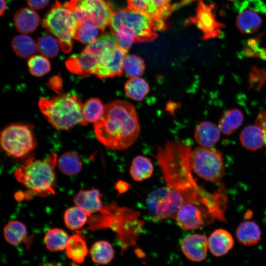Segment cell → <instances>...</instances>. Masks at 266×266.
<instances>
[{"instance_id":"obj_1","label":"cell","mask_w":266,"mask_h":266,"mask_svg":"<svg viewBox=\"0 0 266 266\" xmlns=\"http://www.w3.org/2000/svg\"><path fill=\"white\" fill-rule=\"evenodd\" d=\"M191 146L183 141H167L158 146L154 157L166 183L169 209L168 219L175 218L186 203L201 204L204 190L197 183L190 165ZM203 207V206H202Z\"/></svg>"},{"instance_id":"obj_44","label":"cell","mask_w":266,"mask_h":266,"mask_svg":"<svg viewBox=\"0 0 266 266\" xmlns=\"http://www.w3.org/2000/svg\"><path fill=\"white\" fill-rule=\"evenodd\" d=\"M115 187L119 193L122 194L126 192L129 190L130 184L127 182L119 180L116 184Z\"/></svg>"},{"instance_id":"obj_9","label":"cell","mask_w":266,"mask_h":266,"mask_svg":"<svg viewBox=\"0 0 266 266\" xmlns=\"http://www.w3.org/2000/svg\"><path fill=\"white\" fill-rule=\"evenodd\" d=\"M189 160L192 170L207 181L216 182L224 174L223 157L218 150L196 147L191 150Z\"/></svg>"},{"instance_id":"obj_26","label":"cell","mask_w":266,"mask_h":266,"mask_svg":"<svg viewBox=\"0 0 266 266\" xmlns=\"http://www.w3.org/2000/svg\"><path fill=\"white\" fill-rule=\"evenodd\" d=\"M154 171L153 164L149 158L138 155L132 162L130 169L131 176L136 181H141L150 177Z\"/></svg>"},{"instance_id":"obj_24","label":"cell","mask_w":266,"mask_h":266,"mask_svg":"<svg viewBox=\"0 0 266 266\" xmlns=\"http://www.w3.org/2000/svg\"><path fill=\"white\" fill-rule=\"evenodd\" d=\"M239 139L241 145L251 151L259 150L264 144L262 131L256 125L245 127L240 133Z\"/></svg>"},{"instance_id":"obj_2","label":"cell","mask_w":266,"mask_h":266,"mask_svg":"<svg viewBox=\"0 0 266 266\" xmlns=\"http://www.w3.org/2000/svg\"><path fill=\"white\" fill-rule=\"evenodd\" d=\"M99 141L111 150H124L137 139L140 132L134 107L125 100H118L105 106L101 118L94 124Z\"/></svg>"},{"instance_id":"obj_31","label":"cell","mask_w":266,"mask_h":266,"mask_svg":"<svg viewBox=\"0 0 266 266\" xmlns=\"http://www.w3.org/2000/svg\"><path fill=\"white\" fill-rule=\"evenodd\" d=\"M91 215L85 210L76 205L66 210L64 219L67 228L71 230H76L84 226Z\"/></svg>"},{"instance_id":"obj_15","label":"cell","mask_w":266,"mask_h":266,"mask_svg":"<svg viewBox=\"0 0 266 266\" xmlns=\"http://www.w3.org/2000/svg\"><path fill=\"white\" fill-rule=\"evenodd\" d=\"M180 246L182 252L188 259L193 262H201L207 256L208 240L203 234H193L184 237Z\"/></svg>"},{"instance_id":"obj_19","label":"cell","mask_w":266,"mask_h":266,"mask_svg":"<svg viewBox=\"0 0 266 266\" xmlns=\"http://www.w3.org/2000/svg\"><path fill=\"white\" fill-rule=\"evenodd\" d=\"M233 244L234 241L230 233L222 229L212 232L208 239L210 252L217 257L226 254L233 248Z\"/></svg>"},{"instance_id":"obj_17","label":"cell","mask_w":266,"mask_h":266,"mask_svg":"<svg viewBox=\"0 0 266 266\" xmlns=\"http://www.w3.org/2000/svg\"><path fill=\"white\" fill-rule=\"evenodd\" d=\"M147 204L154 220L168 219L169 205L166 187L159 188L149 194Z\"/></svg>"},{"instance_id":"obj_37","label":"cell","mask_w":266,"mask_h":266,"mask_svg":"<svg viewBox=\"0 0 266 266\" xmlns=\"http://www.w3.org/2000/svg\"><path fill=\"white\" fill-rule=\"evenodd\" d=\"M59 43L58 40L52 35L41 36L37 41V51L46 57L54 58L59 53Z\"/></svg>"},{"instance_id":"obj_38","label":"cell","mask_w":266,"mask_h":266,"mask_svg":"<svg viewBox=\"0 0 266 266\" xmlns=\"http://www.w3.org/2000/svg\"><path fill=\"white\" fill-rule=\"evenodd\" d=\"M103 31L100 28L91 25H78L73 39L84 44H90L99 37L100 32Z\"/></svg>"},{"instance_id":"obj_6","label":"cell","mask_w":266,"mask_h":266,"mask_svg":"<svg viewBox=\"0 0 266 266\" xmlns=\"http://www.w3.org/2000/svg\"><path fill=\"white\" fill-rule=\"evenodd\" d=\"M42 26L57 37L63 52L71 51L77 25L67 2L63 4L56 1L43 19Z\"/></svg>"},{"instance_id":"obj_40","label":"cell","mask_w":266,"mask_h":266,"mask_svg":"<svg viewBox=\"0 0 266 266\" xmlns=\"http://www.w3.org/2000/svg\"><path fill=\"white\" fill-rule=\"evenodd\" d=\"M112 33L115 36L118 47L127 53L132 44L135 43L133 34L125 29L119 30Z\"/></svg>"},{"instance_id":"obj_21","label":"cell","mask_w":266,"mask_h":266,"mask_svg":"<svg viewBox=\"0 0 266 266\" xmlns=\"http://www.w3.org/2000/svg\"><path fill=\"white\" fill-rule=\"evenodd\" d=\"M116 39L112 33H104L92 43L89 44L83 50L96 57L99 61L101 58L117 47Z\"/></svg>"},{"instance_id":"obj_39","label":"cell","mask_w":266,"mask_h":266,"mask_svg":"<svg viewBox=\"0 0 266 266\" xmlns=\"http://www.w3.org/2000/svg\"><path fill=\"white\" fill-rule=\"evenodd\" d=\"M28 65L30 73L37 77L44 75L51 69L50 62L47 57L42 55H34L30 57Z\"/></svg>"},{"instance_id":"obj_41","label":"cell","mask_w":266,"mask_h":266,"mask_svg":"<svg viewBox=\"0 0 266 266\" xmlns=\"http://www.w3.org/2000/svg\"><path fill=\"white\" fill-rule=\"evenodd\" d=\"M256 125H257L261 130L263 135L264 144L266 147V111L261 110L257 115L256 118Z\"/></svg>"},{"instance_id":"obj_43","label":"cell","mask_w":266,"mask_h":266,"mask_svg":"<svg viewBox=\"0 0 266 266\" xmlns=\"http://www.w3.org/2000/svg\"><path fill=\"white\" fill-rule=\"evenodd\" d=\"M31 8L36 10L44 8L49 3V0H27Z\"/></svg>"},{"instance_id":"obj_3","label":"cell","mask_w":266,"mask_h":266,"mask_svg":"<svg viewBox=\"0 0 266 266\" xmlns=\"http://www.w3.org/2000/svg\"><path fill=\"white\" fill-rule=\"evenodd\" d=\"M38 105L47 121L58 130H69L77 124H87L83 116V104L76 95L63 94L51 99L42 98Z\"/></svg>"},{"instance_id":"obj_23","label":"cell","mask_w":266,"mask_h":266,"mask_svg":"<svg viewBox=\"0 0 266 266\" xmlns=\"http://www.w3.org/2000/svg\"><path fill=\"white\" fill-rule=\"evenodd\" d=\"M236 236L241 244L250 246L258 243L261 239V231L254 221H246L240 224L236 230Z\"/></svg>"},{"instance_id":"obj_36","label":"cell","mask_w":266,"mask_h":266,"mask_svg":"<svg viewBox=\"0 0 266 266\" xmlns=\"http://www.w3.org/2000/svg\"><path fill=\"white\" fill-rule=\"evenodd\" d=\"M145 68V63L142 58L134 54L126 56L123 69L129 77H140L143 74Z\"/></svg>"},{"instance_id":"obj_29","label":"cell","mask_w":266,"mask_h":266,"mask_svg":"<svg viewBox=\"0 0 266 266\" xmlns=\"http://www.w3.org/2000/svg\"><path fill=\"white\" fill-rule=\"evenodd\" d=\"M57 164L60 170L68 175L78 173L82 166L80 156L73 151L66 152L63 154L58 160Z\"/></svg>"},{"instance_id":"obj_16","label":"cell","mask_w":266,"mask_h":266,"mask_svg":"<svg viewBox=\"0 0 266 266\" xmlns=\"http://www.w3.org/2000/svg\"><path fill=\"white\" fill-rule=\"evenodd\" d=\"M98 63L96 57L83 50L80 54L70 56L66 60L65 64L70 72L87 77L95 74Z\"/></svg>"},{"instance_id":"obj_10","label":"cell","mask_w":266,"mask_h":266,"mask_svg":"<svg viewBox=\"0 0 266 266\" xmlns=\"http://www.w3.org/2000/svg\"><path fill=\"white\" fill-rule=\"evenodd\" d=\"M237 29L244 34L260 32L266 27V4L262 0H241L234 2Z\"/></svg>"},{"instance_id":"obj_28","label":"cell","mask_w":266,"mask_h":266,"mask_svg":"<svg viewBox=\"0 0 266 266\" xmlns=\"http://www.w3.org/2000/svg\"><path fill=\"white\" fill-rule=\"evenodd\" d=\"M69 238L68 235L64 230L53 228L46 233L44 241L48 250L57 252L66 249Z\"/></svg>"},{"instance_id":"obj_7","label":"cell","mask_w":266,"mask_h":266,"mask_svg":"<svg viewBox=\"0 0 266 266\" xmlns=\"http://www.w3.org/2000/svg\"><path fill=\"white\" fill-rule=\"evenodd\" d=\"M77 25H91L103 31L114 13L113 6L104 0H70L67 2Z\"/></svg>"},{"instance_id":"obj_45","label":"cell","mask_w":266,"mask_h":266,"mask_svg":"<svg viewBox=\"0 0 266 266\" xmlns=\"http://www.w3.org/2000/svg\"><path fill=\"white\" fill-rule=\"evenodd\" d=\"M6 9V3L5 0H0V13L1 16L4 12Z\"/></svg>"},{"instance_id":"obj_35","label":"cell","mask_w":266,"mask_h":266,"mask_svg":"<svg viewBox=\"0 0 266 266\" xmlns=\"http://www.w3.org/2000/svg\"><path fill=\"white\" fill-rule=\"evenodd\" d=\"M104 107L98 98H91L83 105L82 114L84 120L88 123H96L102 117Z\"/></svg>"},{"instance_id":"obj_42","label":"cell","mask_w":266,"mask_h":266,"mask_svg":"<svg viewBox=\"0 0 266 266\" xmlns=\"http://www.w3.org/2000/svg\"><path fill=\"white\" fill-rule=\"evenodd\" d=\"M48 86L57 94H60L62 91L63 80L59 75L54 76L49 81Z\"/></svg>"},{"instance_id":"obj_13","label":"cell","mask_w":266,"mask_h":266,"mask_svg":"<svg viewBox=\"0 0 266 266\" xmlns=\"http://www.w3.org/2000/svg\"><path fill=\"white\" fill-rule=\"evenodd\" d=\"M126 56V53L117 46L99 60L94 74L100 79L121 76Z\"/></svg>"},{"instance_id":"obj_32","label":"cell","mask_w":266,"mask_h":266,"mask_svg":"<svg viewBox=\"0 0 266 266\" xmlns=\"http://www.w3.org/2000/svg\"><path fill=\"white\" fill-rule=\"evenodd\" d=\"M12 48L17 56L23 58L31 57L37 51V44L30 36L19 35L11 42Z\"/></svg>"},{"instance_id":"obj_34","label":"cell","mask_w":266,"mask_h":266,"mask_svg":"<svg viewBox=\"0 0 266 266\" xmlns=\"http://www.w3.org/2000/svg\"><path fill=\"white\" fill-rule=\"evenodd\" d=\"M124 89L130 99L137 101L142 100L150 90L148 83L140 77L130 78L126 82Z\"/></svg>"},{"instance_id":"obj_20","label":"cell","mask_w":266,"mask_h":266,"mask_svg":"<svg viewBox=\"0 0 266 266\" xmlns=\"http://www.w3.org/2000/svg\"><path fill=\"white\" fill-rule=\"evenodd\" d=\"M194 136L200 145L203 147L210 148L214 146L219 140L220 130L214 124L204 121L196 127Z\"/></svg>"},{"instance_id":"obj_30","label":"cell","mask_w":266,"mask_h":266,"mask_svg":"<svg viewBox=\"0 0 266 266\" xmlns=\"http://www.w3.org/2000/svg\"><path fill=\"white\" fill-rule=\"evenodd\" d=\"M243 119V113L239 109L229 110L222 116L219 129L223 133L231 134L241 125Z\"/></svg>"},{"instance_id":"obj_4","label":"cell","mask_w":266,"mask_h":266,"mask_svg":"<svg viewBox=\"0 0 266 266\" xmlns=\"http://www.w3.org/2000/svg\"><path fill=\"white\" fill-rule=\"evenodd\" d=\"M57 163L54 154L44 161L30 157L15 170L14 175L32 193L46 197L55 193L54 168Z\"/></svg>"},{"instance_id":"obj_14","label":"cell","mask_w":266,"mask_h":266,"mask_svg":"<svg viewBox=\"0 0 266 266\" xmlns=\"http://www.w3.org/2000/svg\"><path fill=\"white\" fill-rule=\"evenodd\" d=\"M204 212L210 215L204 208L198 204L186 203L179 209L175 219L182 229L196 230L204 224Z\"/></svg>"},{"instance_id":"obj_22","label":"cell","mask_w":266,"mask_h":266,"mask_svg":"<svg viewBox=\"0 0 266 266\" xmlns=\"http://www.w3.org/2000/svg\"><path fill=\"white\" fill-rule=\"evenodd\" d=\"M16 29L22 33L33 32L40 22L38 14L32 8L24 7L19 10L14 17Z\"/></svg>"},{"instance_id":"obj_12","label":"cell","mask_w":266,"mask_h":266,"mask_svg":"<svg viewBox=\"0 0 266 266\" xmlns=\"http://www.w3.org/2000/svg\"><path fill=\"white\" fill-rule=\"evenodd\" d=\"M171 0H127L128 8L147 15L166 29V21L173 9Z\"/></svg>"},{"instance_id":"obj_11","label":"cell","mask_w":266,"mask_h":266,"mask_svg":"<svg viewBox=\"0 0 266 266\" xmlns=\"http://www.w3.org/2000/svg\"><path fill=\"white\" fill-rule=\"evenodd\" d=\"M194 24L202 33V39L207 40L221 35L224 26L216 18L213 7L203 0H198L196 14L191 17L186 23Z\"/></svg>"},{"instance_id":"obj_25","label":"cell","mask_w":266,"mask_h":266,"mask_svg":"<svg viewBox=\"0 0 266 266\" xmlns=\"http://www.w3.org/2000/svg\"><path fill=\"white\" fill-rule=\"evenodd\" d=\"M65 250L67 256L76 264L83 263L89 252L85 240L78 234L69 237Z\"/></svg>"},{"instance_id":"obj_8","label":"cell","mask_w":266,"mask_h":266,"mask_svg":"<svg viewBox=\"0 0 266 266\" xmlns=\"http://www.w3.org/2000/svg\"><path fill=\"white\" fill-rule=\"evenodd\" d=\"M0 145L5 152L14 157L25 156L36 145L33 126L13 124L6 127L1 132Z\"/></svg>"},{"instance_id":"obj_46","label":"cell","mask_w":266,"mask_h":266,"mask_svg":"<svg viewBox=\"0 0 266 266\" xmlns=\"http://www.w3.org/2000/svg\"><path fill=\"white\" fill-rule=\"evenodd\" d=\"M71 266H79L75 263V264L72 265Z\"/></svg>"},{"instance_id":"obj_33","label":"cell","mask_w":266,"mask_h":266,"mask_svg":"<svg viewBox=\"0 0 266 266\" xmlns=\"http://www.w3.org/2000/svg\"><path fill=\"white\" fill-rule=\"evenodd\" d=\"M3 233L8 243L12 245H18L24 242L27 237V231L23 223L13 220L9 222L5 226Z\"/></svg>"},{"instance_id":"obj_27","label":"cell","mask_w":266,"mask_h":266,"mask_svg":"<svg viewBox=\"0 0 266 266\" xmlns=\"http://www.w3.org/2000/svg\"><path fill=\"white\" fill-rule=\"evenodd\" d=\"M90 254L92 260L95 263L106 265L113 259L114 251L112 245L108 241L100 240L92 245Z\"/></svg>"},{"instance_id":"obj_5","label":"cell","mask_w":266,"mask_h":266,"mask_svg":"<svg viewBox=\"0 0 266 266\" xmlns=\"http://www.w3.org/2000/svg\"><path fill=\"white\" fill-rule=\"evenodd\" d=\"M112 32L125 29L133 34L135 43L151 42L158 37V31L165 30L153 18L128 8H119L114 12L109 24Z\"/></svg>"},{"instance_id":"obj_18","label":"cell","mask_w":266,"mask_h":266,"mask_svg":"<svg viewBox=\"0 0 266 266\" xmlns=\"http://www.w3.org/2000/svg\"><path fill=\"white\" fill-rule=\"evenodd\" d=\"M101 195L96 189L88 190H80L73 198L75 204L89 213H99L103 208L101 200Z\"/></svg>"}]
</instances>
